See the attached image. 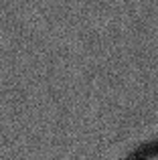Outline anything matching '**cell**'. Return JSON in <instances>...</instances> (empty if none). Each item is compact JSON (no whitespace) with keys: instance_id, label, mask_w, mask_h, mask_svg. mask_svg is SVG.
I'll use <instances>...</instances> for the list:
<instances>
[{"instance_id":"6da1fadb","label":"cell","mask_w":158,"mask_h":160,"mask_svg":"<svg viewBox=\"0 0 158 160\" xmlns=\"http://www.w3.org/2000/svg\"><path fill=\"white\" fill-rule=\"evenodd\" d=\"M142 160H158V150H156V152H152V154H148V156H144Z\"/></svg>"}]
</instances>
